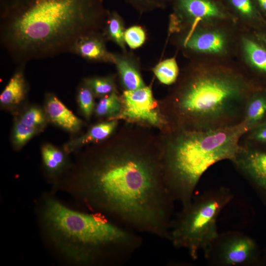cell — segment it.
<instances>
[{"instance_id":"27","label":"cell","mask_w":266,"mask_h":266,"mask_svg":"<svg viewBox=\"0 0 266 266\" xmlns=\"http://www.w3.org/2000/svg\"><path fill=\"white\" fill-rule=\"evenodd\" d=\"M124 38L125 42L131 48L135 49L144 43L146 34L141 27L133 26L125 31Z\"/></svg>"},{"instance_id":"1","label":"cell","mask_w":266,"mask_h":266,"mask_svg":"<svg viewBox=\"0 0 266 266\" xmlns=\"http://www.w3.org/2000/svg\"><path fill=\"white\" fill-rule=\"evenodd\" d=\"M151 129L127 123L82 152L67 177L92 212L169 239L175 201L164 180L160 135Z\"/></svg>"},{"instance_id":"20","label":"cell","mask_w":266,"mask_h":266,"mask_svg":"<svg viewBox=\"0 0 266 266\" xmlns=\"http://www.w3.org/2000/svg\"><path fill=\"white\" fill-rule=\"evenodd\" d=\"M24 124L36 128L41 132L49 122L44 108L32 105L23 109L16 117Z\"/></svg>"},{"instance_id":"12","label":"cell","mask_w":266,"mask_h":266,"mask_svg":"<svg viewBox=\"0 0 266 266\" xmlns=\"http://www.w3.org/2000/svg\"><path fill=\"white\" fill-rule=\"evenodd\" d=\"M118 124L117 120H107L97 123L91 126L84 134L66 142L63 146V149L69 154L87 145L102 142L115 133Z\"/></svg>"},{"instance_id":"33","label":"cell","mask_w":266,"mask_h":266,"mask_svg":"<svg viewBox=\"0 0 266 266\" xmlns=\"http://www.w3.org/2000/svg\"><path fill=\"white\" fill-rule=\"evenodd\" d=\"M261 38H262V40L266 44V35H263V36H261Z\"/></svg>"},{"instance_id":"16","label":"cell","mask_w":266,"mask_h":266,"mask_svg":"<svg viewBox=\"0 0 266 266\" xmlns=\"http://www.w3.org/2000/svg\"><path fill=\"white\" fill-rule=\"evenodd\" d=\"M176 1L181 11L196 20L222 16L216 4L209 0H176Z\"/></svg>"},{"instance_id":"13","label":"cell","mask_w":266,"mask_h":266,"mask_svg":"<svg viewBox=\"0 0 266 266\" xmlns=\"http://www.w3.org/2000/svg\"><path fill=\"white\" fill-rule=\"evenodd\" d=\"M23 64L11 76L0 95V105L3 109L14 111L26 100L28 87Z\"/></svg>"},{"instance_id":"22","label":"cell","mask_w":266,"mask_h":266,"mask_svg":"<svg viewBox=\"0 0 266 266\" xmlns=\"http://www.w3.org/2000/svg\"><path fill=\"white\" fill-rule=\"evenodd\" d=\"M41 132L36 128L24 124L15 118L11 134V142L14 149L21 150L32 138Z\"/></svg>"},{"instance_id":"9","label":"cell","mask_w":266,"mask_h":266,"mask_svg":"<svg viewBox=\"0 0 266 266\" xmlns=\"http://www.w3.org/2000/svg\"><path fill=\"white\" fill-rule=\"evenodd\" d=\"M231 162L256 190L266 199V152L248 145H241Z\"/></svg>"},{"instance_id":"15","label":"cell","mask_w":266,"mask_h":266,"mask_svg":"<svg viewBox=\"0 0 266 266\" xmlns=\"http://www.w3.org/2000/svg\"><path fill=\"white\" fill-rule=\"evenodd\" d=\"M223 35L217 32L194 33L187 37L184 45L191 50L204 53L220 52L225 46Z\"/></svg>"},{"instance_id":"29","label":"cell","mask_w":266,"mask_h":266,"mask_svg":"<svg viewBox=\"0 0 266 266\" xmlns=\"http://www.w3.org/2000/svg\"><path fill=\"white\" fill-rule=\"evenodd\" d=\"M136 8L142 11L160 8L163 5V0H127Z\"/></svg>"},{"instance_id":"25","label":"cell","mask_w":266,"mask_h":266,"mask_svg":"<svg viewBox=\"0 0 266 266\" xmlns=\"http://www.w3.org/2000/svg\"><path fill=\"white\" fill-rule=\"evenodd\" d=\"M243 43L245 52L251 65L266 73V50L249 39L244 38Z\"/></svg>"},{"instance_id":"32","label":"cell","mask_w":266,"mask_h":266,"mask_svg":"<svg viewBox=\"0 0 266 266\" xmlns=\"http://www.w3.org/2000/svg\"><path fill=\"white\" fill-rule=\"evenodd\" d=\"M262 7L266 12V0H258Z\"/></svg>"},{"instance_id":"24","label":"cell","mask_w":266,"mask_h":266,"mask_svg":"<svg viewBox=\"0 0 266 266\" xmlns=\"http://www.w3.org/2000/svg\"><path fill=\"white\" fill-rule=\"evenodd\" d=\"M76 98L81 114L86 120H90L96 105L95 96L90 88L83 82L78 88Z\"/></svg>"},{"instance_id":"14","label":"cell","mask_w":266,"mask_h":266,"mask_svg":"<svg viewBox=\"0 0 266 266\" xmlns=\"http://www.w3.org/2000/svg\"><path fill=\"white\" fill-rule=\"evenodd\" d=\"M64 150L50 143H45L41 148L43 166L48 178L58 181L69 169L67 155Z\"/></svg>"},{"instance_id":"8","label":"cell","mask_w":266,"mask_h":266,"mask_svg":"<svg viewBox=\"0 0 266 266\" xmlns=\"http://www.w3.org/2000/svg\"><path fill=\"white\" fill-rule=\"evenodd\" d=\"M120 98L121 111L113 120H123L129 124L157 129L161 132L169 129L150 87L125 90Z\"/></svg>"},{"instance_id":"4","label":"cell","mask_w":266,"mask_h":266,"mask_svg":"<svg viewBox=\"0 0 266 266\" xmlns=\"http://www.w3.org/2000/svg\"><path fill=\"white\" fill-rule=\"evenodd\" d=\"M41 218L54 248L77 264H93L106 255L121 261L142 244L139 235L101 214L73 210L52 198L44 200Z\"/></svg>"},{"instance_id":"2","label":"cell","mask_w":266,"mask_h":266,"mask_svg":"<svg viewBox=\"0 0 266 266\" xmlns=\"http://www.w3.org/2000/svg\"><path fill=\"white\" fill-rule=\"evenodd\" d=\"M107 12L102 0H31L1 13V42L21 64L71 52L81 37L99 32Z\"/></svg>"},{"instance_id":"6","label":"cell","mask_w":266,"mask_h":266,"mask_svg":"<svg viewBox=\"0 0 266 266\" xmlns=\"http://www.w3.org/2000/svg\"><path fill=\"white\" fill-rule=\"evenodd\" d=\"M233 197L225 187L194 196L189 205L172 219L169 240L173 245L185 249L194 260L200 251L204 254L219 234L218 216Z\"/></svg>"},{"instance_id":"7","label":"cell","mask_w":266,"mask_h":266,"mask_svg":"<svg viewBox=\"0 0 266 266\" xmlns=\"http://www.w3.org/2000/svg\"><path fill=\"white\" fill-rule=\"evenodd\" d=\"M208 263L217 266H245L256 264L260 252L256 241L237 231L219 233L204 254Z\"/></svg>"},{"instance_id":"31","label":"cell","mask_w":266,"mask_h":266,"mask_svg":"<svg viewBox=\"0 0 266 266\" xmlns=\"http://www.w3.org/2000/svg\"><path fill=\"white\" fill-rule=\"evenodd\" d=\"M31 0H0L2 12L21 7Z\"/></svg>"},{"instance_id":"3","label":"cell","mask_w":266,"mask_h":266,"mask_svg":"<svg viewBox=\"0 0 266 266\" xmlns=\"http://www.w3.org/2000/svg\"><path fill=\"white\" fill-rule=\"evenodd\" d=\"M251 95L241 76L203 70L191 74L159 102L170 129L207 131L242 122Z\"/></svg>"},{"instance_id":"10","label":"cell","mask_w":266,"mask_h":266,"mask_svg":"<svg viewBox=\"0 0 266 266\" xmlns=\"http://www.w3.org/2000/svg\"><path fill=\"white\" fill-rule=\"evenodd\" d=\"M43 108L49 122L67 132L76 133L83 127V121L53 93L46 94Z\"/></svg>"},{"instance_id":"17","label":"cell","mask_w":266,"mask_h":266,"mask_svg":"<svg viewBox=\"0 0 266 266\" xmlns=\"http://www.w3.org/2000/svg\"><path fill=\"white\" fill-rule=\"evenodd\" d=\"M114 63L126 90H133L145 86L136 66L129 58L115 55Z\"/></svg>"},{"instance_id":"28","label":"cell","mask_w":266,"mask_h":266,"mask_svg":"<svg viewBox=\"0 0 266 266\" xmlns=\"http://www.w3.org/2000/svg\"><path fill=\"white\" fill-rule=\"evenodd\" d=\"M246 134L249 140L266 144V119Z\"/></svg>"},{"instance_id":"19","label":"cell","mask_w":266,"mask_h":266,"mask_svg":"<svg viewBox=\"0 0 266 266\" xmlns=\"http://www.w3.org/2000/svg\"><path fill=\"white\" fill-rule=\"evenodd\" d=\"M121 106L120 97L115 91L100 99L96 105L94 113L98 118L113 120L119 114Z\"/></svg>"},{"instance_id":"26","label":"cell","mask_w":266,"mask_h":266,"mask_svg":"<svg viewBox=\"0 0 266 266\" xmlns=\"http://www.w3.org/2000/svg\"><path fill=\"white\" fill-rule=\"evenodd\" d=\"M83 82L90 88L95 97L101 98L116 91L112 76L86 78Z\"/></svg>"},{"instance_id":"30","label":"cell","mask_w":266,"mask_h":266,"mask_svg":"<svg viewBox=\"0 0 266 266\" xmlns=\"http://www.w3.org/2000/svg\"><path fill=\"white\" fill-rule=\"evenodd\" d=\"M233 5L240 13L247 16L253 14V8L250 0H230Z\"/></svg>"},{"instance_id":"18","label":"cell","mask_w":266,"mask_h":266,"mask_svg":"<svg viewBox=\"0 0 266 266\" xmlns=\"http://www.w3.org/2000/svg\"><path fill=\"white\" fill-rule=\"evenodd\" d=\"M266 93L251 95L246 104L243 120L249 131L266 120Z\"/></svg>"},{"instance_id":"11","label":"cell","mask_w":266,"mask_h":266,"mask_svg":"<svg viewBox=\"0 0 266 266\" xmlns=\"http://www.w3.org/2000/svg\"><path fill=\"white\" fill-rule=\"evenodd\" d=\"M104 37L100 32L85 35L76 42L71 53L89 61L114 63L115 55L107 50Z\"/></svg>"},{"instance_id":"5","label":"cell","mask_w":266,"mask_h":266,"mask_svg":"<svg viewBox=\"0 0 266 266\" xmlns=\"http://www.w3.org/2000/svg\"><path fill=\"white\" fill-rule=\"evenodd\" d=\"M249 131L243 120L233 126L207 131L169 129L160 132L162 162L166 188L182 209L190 203L203 174L214 164L231 161Z\"/></svg>"},{"instance_id":"23","label":"cell","mask_w":266,"mask_h":266,"mask_svg":"<svg viewBox=\"0 0 266 266\" xmlns=\"http://www.w3.org/2000/svg\"><path fill=\"white\" fill-rule=\"evenodd\" d=\"M153 71L160 82L169 85L177 80L179 68L175 59L172 58L160 62L153 68Z\"/></svg>"},{"instance_id":"21","label":"cell","mask_w":266,"mask_h":266,"mask_svg":"<svg viewBox=\"0 0 266 266\" xmlns=\"http://www.w3.org/2000/svg\"><path fill=\"white\" fill-rule=\"evenodd\" d=\"M103 35L117 43L123 49L125 48V29L120 17L116 12H107Z\"/></svg>"}]
</instances>
